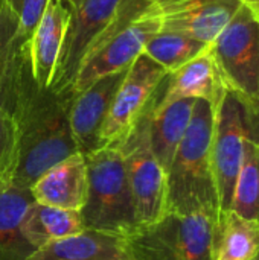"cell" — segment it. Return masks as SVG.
<instances>
[{
	"label": "cell",
	"mask_w": 259,
	"mask_h": 260,
	"mask_svg": "<svg viewBox=\"0 0 259 260\" xmlns=\"http://www.w3.org/2000/svg\"><path fill=\"white\" fill-rule=\"evenodd\" d=\"M20 160V131L14 114L0 107V187L14 181Z\"/></svg>",
	"instance_id": "cell-23"
},
{
	"label": "cell",
	"mask_w": 259,
	"mask_h": 260,
	"mask_svg": "<svg viewBox=\"0 0 259 260\" xmlns=\"http://www.w3.org/2000/svg\"><path fill=\"white\" fill-rule=\"evenodd\" d=\"M67 5L69 24L50 85L56 91H73L84 56L116 18L122 0H67Z\"/></svg>",
	"instance_id": "cell-8"
},
{
	"label": "cell",
	"mask_w": 259,
	"mask_h": 260,
	"mask_svg": "<svg viewBox=\"0 0 259 260\" xmlns=\"http://www.w3.org/2000/svg\"><path fill=\"white\" fill-rule=\"evenodd\" d=\"M231 210L259 225V120L244 142V155Z\"/></svg>",
	"instance_id": "cell-19"
},
{
	"label": "cell",
	"mask_w": 259,
	"mask_h": 260,
	"mask_svg": "<svg viewBox=\"0 0 259 260\" xmlns=\"http://www.w3.org/2000/svg\"><path fill=\"white\" fill-rule=\"evenodd\" d=\"M69 24L67 0H47L26 46L31 72L41 87H50Z\"/></svg>",
	"instance_id": "cell-13"
},
{
	"label": "cell",
	"mask_w": 259,
	"mask_h": 260,
	"mask_svg": "<svg viewBox=\"0 0 259 260\" xmlns=\"http://www.w3.org/2000/svg\"><path fill=\"white\" fill-rule=\"evenodd\" d=\"M32 201L31 189L14 181L0 187V260H26L34 251L21 235V221Z\"/></svg>",
	"instance_id": "cell-17"
},
{
	"label": "cell",
	"mask_w": 259,
	"mask_h": 260,
	"mask_svg": "<svg viewBox=\"0 0 259 260\" xmlns=\"http://www.w3.org/2000/svg\"><path fill=\"white\" fill-rule=\"evenodd\" d=\"M156 94L131 133L119 143L127 161L137 229L157 222L168 212L166 172L151 152L148 140V120Z\"/></svg>",
	"instance_id": "cell-6"
},
{
	"label": "cell",
	"mask_w": 259,
	"mask_h": 260,
	"mask_svg": "<svg viewBox=\"0 0 259 260\" xmlns=\"http://www.w3.org/2000/svg\"><path fill=\"white\" fill-rule=\"evenodd\" d=\"M26 260H131L125 238L95 230L49 242Z\"/></svg>",
	"instance_id": "cell-15"
},
{
	"label": "cell",
	"mask_w": 259,
	"mask_h": 260,
	"mask_svg": "<svg viewBox=\"0 0 259 260\" xmlns=\"http://www.w3.org/2000/svg\"><path fill=\"white\" fill-rule=\"evenodd\" d=\"M220 238L214 213L166 212L125 238L131 260H215Z\"/></svg>",
	"instance_id": "cell-4"
},
{
	"label": "cell",
	"mask_w": 259,
	"mask_h": 260,
	"mask_svg": "<svg viewBox=\"0 0 259 260\" xmlns=\"http://www.w3.org/2000/svg\"><path fill=\"white\" fill-rule=\"evenodd\" d=\"M162 84L157 88L154 104L148 120L150 148L160 166L168 172L174 154L189 125L195 99L183 98L172 101H162Z\"/></svg>",
	"instance_id": "cell-14"
},
{
	"label": "cell",
	"mask_w": 259,
	"mask_h": 260,
	"mask_svg": "<svg viewBox=\"0 0 259 260\" xmlns=\"http://www.w3.org/2000/svg\"><path fill=\"white\" fill-rule=\"evenodd\" d=\"M84 230L79 212L56 209L35 201L31 203L21 221V235L34 250L49 242L79 235Z\"/></svg>",
	"instance_id": "cell-18"
},
{
	"label": "cell",
	"mask_w": 259,
	"mask_h": 260,
	"mask_svg": "<svg viewBox=\"0 0 259 260\" xmlns=\"http://www.w3.org/2000/svg\"><path fill=\"white\" fill-rule=\"evenodd\" d=\"M87 189V161L84 154L75 152L44 172L31 186V195L38 204L81 212Z\"/></svg>",
	"instance_id": "cell-12"
},
{
	"label": "cell",
	"mask_w": 259,
	"mask_h": 260,
	"mask_svg": "<svg viewBox=\"0 0 259 260\" xmlns=\"http://www.w3.org/2000/svg\"><path fill=\"white\" fill-rule=\"evenodd\" d=\"M209 47L211 44H206L188 35L160 29L147 43L143 53L160 64L168 73H172L195 56L206 52Z\"/></svg>",
	"instance_id": "cell-21"
},
{
	"label": "cell",
	"mask_w": 259,
	"mask_h": 260,
	"mask_svg": "<svg viewBox=\"0 0 259 260\" xmlns=\"http://www.w3.org/2000/svg\"><path fill=\"white\" fill-rule=\"evenodd\" d=\"M11 5V9L17 18L18 24V43L21 47H26L35 26L38 24L47 0H8Z\"/></svg>",
	"instance_id": "cell-24"
},
{
	"label": "cell",
	"mask_w": 259,
	"mask_h": 260,
	"mask_svg": "<svg viewBox=\"0 0 259 260\" xmlns=\"http://www.w3.org/2000/svg\"><path fill=\"white\" fill-rule=\"evenodd\" d=\"M259 254V225L229 210L220 229L215 260H255Z\"/></svg>",
	"instance_id": "cell-20"
},
{
	"label": "cell",
	"mask_w": 259,
	"mask_h": 260,
	"mask_svg": "<svg viewBox=\"0 0 259 260\" xmlns=\"http://www.w3.org/2000/svg\"><path fill=\"white\" fill-rule=\"evenodd\" d=\"M18 24L8 0H0V107L8 105L17 56L21 47L17 38Z\"/></svg>",
	"instance_id": "cell-22"
},
{
	"label": "cell",
	"mask_w": 259,
	"mask_h": 260,
	"mask_svg": "<svg viewBox=\"0 0 259 260\" xmlns=\"http://www.w3.org/2000/svg\"><path fill=\"white\" fill-rule=\"evenodd\" d=\"M166 75L168 72L147 53H140L133 61L101 128L99 148L119 145L131 133Z\"/></svg>",
	"instance_id": "cell-9"
},
{
	"label": "cell",
	"mask_w": 259,
	"mask_h": 260,
	"mask_svg": "<svg viewBox=\"0 0 259 260\" xmlns=\"http://www.w3.org/2000/svg\"><path fill=\"white\" fill-rule=\"evenodd\" d=\"M243 6H246L252 14L253 17L259 21V0H238Z\"/></svg>",
	"instance_id": "cell-25"
},
{
	"label": "cell",
	"mask_w": 259,
	"mask_h": 260,
	"mask_svg": "<svg viewBox=\"0 0 259 260\" xmlns=\"http://www.w3.org/2000/svg\"><path fill=\"white\" fill-rule=\"evenodd\" d=\"M259 120V104L224 87L215 104L212 169L218 198V224L231 210L235 183L244 155V142Z\"/></svg>",
	"instance_id": "cell-5"
},
{
	"label": "cell",
	"mask_w": 259,
	"mask_h": 260,
	"mask_svg": "<svg viewBox=\"0 0 259 260\" xmlns=\"http://www.w3.org/2000/svg\"><path fill=\"white\" fill-rule=\"evenodd\" d=\"M128 69L99 78L82 91L73 93L69 125L78 152L89 154L99 148V136L113 98Z\"/></svg>",
	"instance_id": "cell-11"
},
{
	"label": "cell",
	"mask_w": 259,
	"mask_h": 260,
	"mask_svg": "<svg viewBox=\"0 0 259 260\" xmlns=\"http://www.w3.org/2000/svg\"><path fill=\"white\" fill-rule=\"evenodd\" d=\"M162 29L212 44L235 15L238 0H156Z\"/></svg>",
	"instance_id": "cell-10"
},
{
	"label": "cell",
	"mask_w": 259,
	"mask_h": 260,
	"mask_svg": "<svg viewBox=\"0 0 259 260\" xmlns=\"http://www.w3.org/2000/svg\"><path fill=\"white\" fill-rule=\"evenodd\" d=\"M84 157L89 189L79 215L85 230L130 236L137 225L127 161L121 146H102Z\"/></svg>",
	"instance_id": "cell-3"
},
{
	"label": "cell",
	"mask_w": 259,
	"mask_h": 260,
	"mask_svg": "<svg viewBox=\"0 0 259 260\" xmlns=\"http://www.w3.org/2000/svg\"><path fill=\"white\" fill-rule=\"evenodd\" d=\"M160 29L156 0H122L116 18L84 56L73 81V93L82 91L102 76L128 69Z\"/></svg>",
	"instance_id": "cell-2"
},
{
	"label": "cell",
	"mask_w": 259,
	"mask_h": 260,
	"mask_svg": "<svg viewBox=\"0 0 259 260\" xmlns=\"http://www.w3.org/2000/svg\"><path fill=\"white\" fill-rule=\"evenodd\" d=\"M255 260H259V254H258V257H256V259H255Z\"/></svg>",
	"instance_id": "cell-26"
},
{
	"label": "cell",
	"mask_w": 259,
	"mask_h": 260,
	"mask_svg": "<svg viewBox=\"0 0 259 260\" xmlns=\"http://www.w3.org/2000/svg\"><path fill=\"white\" fill-rule=\"evenodd\" d=\"M224 87L259 104V21L240 6L211 44Z\"/></svg>",
	"instance_id": "cell-7"
},
{
	"label": "cell",
	"mask_w": 259,
	"mask_h": 260,
	"mask_svg": "<svg viewBox=\"0 0 259 260\" xmlns=\"http://www.w3.org/2000/svg\"><path fill=\"white\" fill-rule=\"evenodd\" d=\"M224 84L209 47L180 69L168 73L162 81V101L172 99H208L217 104Z\"/></svg>",
	"instance_id": "cell-16"
},
{
	"label": "cell",
	"mask_w": 259,
	"mask_h": 260,
	"mask_svg": "<svg viewBox=\"0 0 259 260\" xmlns=\"http://www.w3.org/2000/svg\"><path fill=\"white\" fill-rule=\"evenodd\" d=\"M215 104L195 99L185 136L166 172L168 212H208L218 218V198L212 169Z\"/></svg>",
	"instance_id": "cell-1"
}]
</instances>
